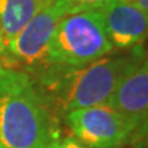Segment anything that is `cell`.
Wrapping results in <instances>:
<instances>
[{
    "instance_id": "277c9868",
    "label": "cell",
    "mask_w": 148,
    "mask_h": 148,
    "mask_svg": "<svg viewBox=\"0 0 148 148\" xmlns=\"http://www.w3.org/2000/svg\"><path fill=\"white\" fill-rule=\"evenodd\" d=\"M77 11L69 0H53L42 8L11 41L5 44L0 63L7 70H44L48 48L59 21L66 14Z\"/></svg>"
},
{
    "instance_id": "7c38bea8",
    "label": "cell",
    "mask_w": 148,
    "mask_h": 148,
    "mask_svg": "<svg viewBox=\"0 0 148 148\" xmlns=\"http://www.w3.org/2000/svg\"><path fill=\"white\" fill-rule=\"evenodd\" d=\"M130 1L134 3L138 8H141L144 12H147L148 14V0H130Z\"/></svg>"
},
{
    "instance_id": "30bf717a",
    "label": "cell",
    "mask_w": 148,
    "mask_h": 148,
    "mask_svg": "<svg viewBox=\"0 0 148 148\" xmlns=\"http://www.w3.org/2000/svg\"><path fill=\"white\" fill-rule=\"evenodd\" d=\"M45 148H86V147L82 145L78 140H75L73 136L71 137H60V136H58L53 140H51Z\"/></svg>"
},
{
    "instance_id": "9a60e30c",
    "label": "cell",
    "mask_w": 148,
    "mask_h": 148,
    "mask_svg": "<svg viewBox=\"0 0 148 148\" xmlns=\"http://www.w3.org/2000/svg\"><path fill=\"white\" fill-rule=\"evenodd\" d=\"M112 148H123V147H112Z\"/></svg>"
},
{
    "instance_id": "5bb4252c",
    "label": "cell",
    "mask_w": 148,
    "mask_h": 148,
    "mask_svg": "<svg viewBox=\"0 0 148 148\" xmlns=\"http://www.w3.org/2000/svg\"><path fill=\"white\" fill-rule=\"evenodd\" d=\"M5 70H7V69H4V67H3V64L0 63V78H1V77H3V75H4Z\"/></svg>"
},
{
    "instance_id": "9c48e42d",
    "label": "cell",
    "mask_w": 148,
    "mask_h": 148,
    "mask_svg": "<svg viewBox=\"0 0 148 148\" xmlns=\"http://www.w3.org/2000/svg\"><path fill=\"white\" fill-rule=\"evenodd\" d=\"M75 10H101L114 0H69Z\"/></svg>"
},
{
    "instance_id": "8992f818",
    "label": "cell",
    "mask_w": 148,
    "mask_h": 148,
    "mask_svg": "<svg viewBox=\"0 0 148 148\" xmlns=\"http://www.w3.org/2000/svg\"><path fill=\"white\" fill-rule=\"evenodd\" d=\"M100 11L114 49L129 51L148 38V14L130 0H114Z\"/></svg>"
},
{
    "instance_id": "52a82bcc",
    "label": "cell",
    "mask_w": 148,
    "mask_h": 148,
    "mask_svg": "<svg viewBox=\"0 0 148 148\" xmlns=\"http://www.w3.org/2000/svg\"><path fill=\"white\" fill-rule=\"evenodd\" d=\"M107 104L134 122L137 129L148 126V55L122 79Z\"/></svg>"
},
{
    "instance_id": "ba28073f",
    "label": "cell",
    "mask_w": 148,
    "mask_h": 148,
    "mask_svg": "<svg viewBox=\"0 0 148 148\" xmlns=\"http://www.w3.org/2000/svg\"><path fill=\"white\" fill-rule=\"evenodd\" d=\"M53 0H0V26L5 44Z\"/></svg>"
},
{
    "instance_id": "5b68a950",
    "label": "cell",
    "mask_w": 148,
    "mask_h": 148,
    "mask_svg": "<svg viewBox=\"0 0 148 148\" xmlns=\"http://www.w3.org/2000/svg\"><path fill=\"white\" fill-rule=\"evenodd\" d=\"M73 137L86 148H112L129 144L136 123L108 104L77 108L64 114Z\"/></svg>"
},
{
    "instance_id": "7a4b0ae2",
    "label": "cell",
    "mask_w": 148,
    "mask_h": 148,
    "mask_svg": "<svg viewBox=\"0 0 148 148\" xmlns=\"http://www.w3.org/2000/svg\"><path fill=\"white\" fill-rule=\"evenodd\" d=\"M58 136L49 104L29 74L5 70L0 78V147L45 148Z\"/></svg>"
},
{
    "instance_id": "6da1fadb",
    "label": "cell",
    "mask_w": 148,
    "mask_h": 148,
    "mask_svg": "<svg viewBox=\"0 0 148 148\" xmlns=\"http://www.w3.org/2000/svg\"><path fill=\"white\" fill-rule=\"evenodd\" d=\"M141 48L129 49L126 55L104 56L81 67L48 66L41 70L42 95L62 114L77 108L107 104L118 85L141 59Z\"/></svg>"
},
{
    "instance_id": "8fae6325",
    "label": "cell",
    "mask_w": 148,
    "mask_h": 148,
    "mask_svg": "<svg viewBox=\"0 0 148 148\" xmlns=\"http://www.w3.org/2000/svg\"><path fill=\"white\" fill-rule=\"evenodd\" d=\"M129 144L132 148H148V126L137 129L133 133Z\"/></svg>"
},
{
    "instance_id": "3957f363",
    "label": "cell",
    "mask_w": 148,
    "mask_h": 148,
    "mask_svg": "<svg viewBox=\"0 0 148 148\" xmlns=\"http://www.w3.org/2000/svg\"><path fill=\"white\" fill-rule=\"evenodd\" d=\"M114 51L100 10H77L59 21L48 48V66L81 67Z\"/></svg>"
},
{
    "instance_id": "4fadbf2b",
    "label": "cell",
    "mask_w": 148,
    "mask_h": 148,
    "mask_svg": "<svg viewBox=\"0 0 148 148\" xmlns=\"http://www.w3.org/2000/svg\"><path fill=\"white\" fill-rule=\"evenodd\" d=\"M4 49H5V41L4 37H3V32H1V26H0V58L4 53Z\"/></svg>"
},
{
    "instance_id": "2e32d148",
    "label": "cell",
    "mask_w": 148,
    "mask_h": 148,
    "mask_svg": "<svg viewBox=\"0 0 148 148\" xmlns=\"http://www.w3.org/2000/svg\"><path fill=\"white\" fill-rule=\"evenodd\" d=\"M0 148H1V147H0Z\"/></svg>"
}]
</instances>
